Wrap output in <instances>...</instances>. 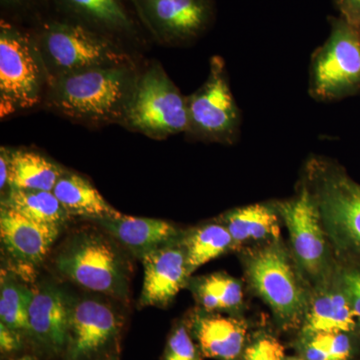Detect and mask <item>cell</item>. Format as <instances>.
Instances as JSON below:
<instances>
[{"mask_svg":"<svg viewBox=\"0 0 360 360\" xmlns=\"http://www.w3.org/2000/svg\"><path fill=\"white\" fill-rule=\"evenodd\" d=\"M139 77L134 63L77 71L49 80L44 101L75 122L123 125Z\"/></svg>","mask_w":360,"mask_h":360,"instance_id":"1","label":"cell"},{"mask_svg":"<svg viewBox=\"0 0 360 360\" xmlns=\"http://www.w3.org/2000/svg\"><path fill=\"white\" fill-rule=\"evenodd\" d=\"M30 28L49 82L89 68L132 63L123 44L56 14Z\"/></svg>","mask_w":360,"mask_h":360,"instance_id":"2","label":"cell"},{"mask_svg":"<svg viewBox=\"0 0 360 360\" xmlns=\"http://www.w3.org/2000/svg\"><path fill=\"white\" fill-rule=\"evenodd\" d=\"M305 181L331 243L342 257L360 265V184L340 165L317 158L309 161Z\"/></svg>","mask_w":360,"mask_h":360,"instance_id":"3","label":"cell"},{"mask_svg":"<svg viewBox=\"0 0 360 360\" xmlns=\"http://www.w3.org/2000/svg\"><path fill=\"white\" fill-rule=\"evenodd\" d=\"M49 85L39 49L27 26L0 20V115L30 110L44 101Z\"/></svg>","mask_w":360,"mask_h":360,"instance_id":"4","label":"cell"},{"mask_svg":"<svg viewBox=\"0 0 360 360\" xmlns=\"http://www.w3.org/2000/svg\"><path fill=\"white\" fill-rule=\"evenodd\" d=\"M329 34L310 58L309 94L319 103L360 94V26L328 18Z\"/></svg>","mask_w":360,"mask_h":360,"instance_id":"5","label":"cell"},{"mask_svg":"<svg viewBox=\"0 0 360 360\" xmlns=\"http://www.w3.org/2000/svg\"><path fill=\"white\" fill-rule=\"evenodd\" d=\"M56 269L86 290L124 300L129 292L127 266L105 236L80 231L66 241L56 255Z\"/></svg>","mask_w":360,"mask_h":360,"instance_id":"6","label":"cell"},{"mask_svg":"<svg viewBox=\"0 0 360 360\" xmlns=\"http://www.w3.org/2000/svg\"><path fill=\"white\" fill-rule=\"evenodd\" d=\"M123 127L155 139L186 134V96H182L160 63H153L139 73Z\"/></svg>","mask_w":360,"mask_h":360,"instance_id":"7","label":"cell"},{"mask_svg":"<svg viewBox=\"0 0 360 360\" xmlns=\"http://www.w3.org/2000/svg\"><path fill=\"white\" fill-rule=\"evenodd\" d=\"M188 129L186 134L198 141L233 144L240 135L241 112L234 99L225 61L210 58L205 84L186 96Z\"/></svg>","mask_w":360,"mask_h":360,"instance_id":"8","label":"cell"},{"mask_svg":"<svg viewBox=\"0 0 360 360\" xmlns=\"http://www.w3.org/2000/svg\"><path fill=\"white\" fill-rule=\"evenodd\" d=\"M253 288L279 321L292 323L305 312L307 296L288 252L278 240L257 250L246 264Z\"/></svg>","mask_w":360,"mask_h":360,"instance_id":"9","label":"cell"},{"mask_svg":"<svg viewBox=\"0 0 360 360\" xmlns=\"http://www.w3.org/2000/svg\"><path fill=\"white\" fill-rule=\"evenodd\" d=\"M146 32L158 44H193L212 27L214 0H130Z\"/></svg>","mask_w":360,"mask_h":360,"instance_id":"10","label":"cell"},{"mask_svg":"<svg viewBox=\"0 0 360 360\" xmlns=\"http://www.w3.org/2000/svg\"><path fill=\"white\" fill-rule=\"evenodd\" d=\"M290 232L296 259L309 276L322 281L329 270L326 231L314 193L303 180L296 195L276 205Z\"/></svg>","mask_w":360,"mask_h":360,"instance_id":"11","label":"cell"},{"mask_svg":"<svg viewBox=\"0 0 360 360\" xmlns=\"http://www.w3.org/2000/svg\"><path fill=\"white\" fill-rule=\"evenodd\" d=\"M52 13L123 44L146 32L130 0H49Z\"/></svg>","mask_w":360,"mask_h":360,"instance_id":"12","label":"cell"},{"mask_svg":"<svg viewBox=\"0 0 360 360\" xmlns=\"http://www.w3.org/2000/svg\"><path fill=\"white\" fill-rule=\"evenodd\" d=\"M122 328V319L110 305L84 297L71 300L68 326V360H85L112 342Z\"/></svg>","mask_w":360,"mask_h":360,"instance_id":"13","label":"cell"},{"mask_svg":"<svg viewBox=\"0 0 360 360\" xmlns=\"http://www.w3.org/2000/svg\"><path fill=\"white\" fill-rule=\"evenodd\" d=\"M141 260L144 267V279L139 304L167 307L186 285L191 276L181 239L151 251Z\"/></svg>","mask_w":360,"mask_h":360,"instance_id":"14","label":"cell"},{"mask_svg":"<svg viewBox=\"0 0 360 360\" xmlns=\"http://www.w3.org/2000/svg\"><path fill=\"white\" fill-rule=\"evenodd\" d=\"M71 300L53 283H44L33 291L28 309V333L52 352L68 345Z\"/></svg>","mask_w":360,"mask_h":360,"instance_id":"15","label":"cell"},{"mask_svg":"<svg viewBox=\"0 0 360 360\" xmlns=\"http://www.w3.org/2000/svg\"><path fill=\"white\" fill-rule=\"evenodd\" d=\"M60 229L37 224L1 205L0 238L7 255L20 264L35 265L49 255Z\"/></svg>","mask_w":360,"mask_h":360,"instance_id":"16","label":"cell"},{"mask_svg":"<svg viewBox=\"0 0 360 360\" xmlns=\"http://www.w3.org/2000/svg\"><path fill=\"white\" fill-rule=\"evenodd\" d=\"M96 222L139 259L184 236L177 227L165 220L129 217L122 213Z\"/></svg>","mask_w":360,"mask_h":360,"instance_id":"17","label":"cell"},{"mask_svg":"<svg viewBox=\"0 0 360 360\" xmlns=\"http://www.w3.org/2000/svg\"><path fill=\"white\" fill-rule=\"evenodd\" d=\"M357 328L356 317L338 276L333 283L321 288L312 298L304 331L309 335L329 331L350 333Z\"/></svg>","mask_w":360,"mask_h":360,"instance_id":"18","label":"cell"},{"mask_svg":"<svg viewBox=\"0 0 360 360\" xmlns=\"http://www.w3.org/2000/svg\"><path fill=\"white\" fill-rule=\"evenodd\" d=\"M206 312L196 315L193 326L203 355L210 359H236L245 345V324L231 317Z\"/></svg>","mask_w":360,"mask_h":360,"instance_id":"19","label":"cell"},{"mask_svg":"<svg viewBox=\"0 0 360 360\" xmlns=\"http://www.w3.org/2000/svg\"><path fill=\"white\" fill-rule=\"evenodd\" d=\"M52 193L70 217L97 221L122 214L106 201L91 182L75 172L65 169Z\"/></svg>","mask_w":360,"mask_h":360,"instance_id":"20","label":"cell"},{"mask_svg":"<svg viewBox=\"0 0 360 360\" xmlns=\"http://www.w3.org/2000/svg\"><path fill=\"white\" fill-rule=\"evenodd\" d=\"M279 217L276 206L257 203L225 213L220 224L231 232L234 248L251 241L278 240Z\"/></svg>","mask_w":360,"mask_h":360,"instance_id":"21","label":"cell"},{"mask_svg":"<svg viewBox=\"0 0 360 360\" xmlns=\"http://www.w3.org/2000/svg\"><path fill=\"white\" fill-rule=\"evenodd\" d=\"M8 165V189L53 191L63 169L37 151L4 148Z\"/></svg>","mask_w":360,"mask_h":360,"instance_id":"22","label":"cell"},{"mask_svg":"<svg viewBox=\"0 0 360 360\" xmlns=\"http://www.w3.org/2000/svg\"><path fill=\"white\" fill-rule=\"evenodd\" d=\"M1 205L37 224L56 229H63L70 217L52 191L11 188L2 198Z\"/></svg>","mask_w":360,"mask_h":360,"instance_id":"23","label":"cell"},{"mask_svg":"<svg viewBox=\"0 0 360 360\" xmlns=\"http://www.w3.org/2000/svg\"><path fill=\"white\" fill-rule=\"evenodd\" d=\"M189 274L233 248L231 232L222 224L203 225L182 236Z\"/></svg>","mask_w":360,"mask_h":360,"instance_id":"24","label":"cell"},{"mask_svg":"<svg viewBox=\"0 0 360 360\" xmlns=\"http://www.w3.org/2000/svg\"><path fill=\"white\" fill-rule=\"evenodd\" d=\"M191 290L205 311L238 309L243 304L241 284L226 274H214L194 279Z\"/></svg>","mask_w":360,"mask_h":360,"instance_id":"25","label":"cell"},{"mask_svg":"<svg viewBox=\"0 0 360 360\" xmlns=\"http://www.w3.org/2000/svg\"><path fill=\"white\" fill-rule=\"evenodd\" d=\"M33 291L13 274H2L0 323L18 333H28V309L32 303Z\"/></svg>","mask_w":360,"mask_h":360,"instance_id":"26","label":"cell"},{"mask_svg":"<svg viewBox=\"0 0 360 360\" xmlns=\"http://www.w3.org/2000/svg\"><path fill=\"white\" fill-rule=\"evenodd\" d=\"M4 20L27 27L37 25L52 13L49 0H0Z\"/></svg>","mask_w":360,"mask_h":360,"instance_id":"27","label":"cell"},{"mask_svg":"<svg viewBox=\"0 0 360 360\" xmlns=\"http://www.w3.org/2000/svg\"><path fill=\"white\" fill-rule=\"evenodd\" d=\"M315 347L326 352L333 360H349L352 354V341L349 333L329 331L311 335L309 340Z\"/></svg>","mask_w":360,"mask_h":360,"instance_id":"28","label":"cell"},{"mask_svg":"<svg viewBox=\"0 0 360 360\" xmlns=\"http://www.w3.org/2000/svg\"><path fill=\"white\" fill-rule=\"evenodd\" d=\"M165 360H198L195 345L184 326L175 328L168 338Z\"/></svg>","mask_w":360,"mask_h":360,"instance_id":"29","label":"cell"},{"mask_svg":"<svg viewBox=\"0 0 360 360\" xmlns=\"http://www.w3.org/2000/svg\"><path fill=\"white\" fill-rule=\"evenodd\" d=\"M338 279L347 293L360 329V265L343 269L338 274Z\"/></svg>","mask_w":360,"mask_h":360,"instance_id":"30","label":"cell"},{"mask_svg":"<svg viewBox=\"0 0 360 360\" xmlns=\"http://www.w3.org/2000/svg\"><path fill=\"white\" fill-rule=\"evenodd\" d=\"M243 360H284V348L274 338H262L246 348Z\"/></svg>","mask_w":360,"mask_h":360,"instance_id":"31","label":"cell"},{"mask_svg":"<svg viewBox=\"0 0 360 360\" xmlns=\"http://www.w3.org/2000/svg\"><path fill=\"white\" fill-rule=\"evenodd\" d=\"M338 16L352 25L360 26V0H333Z\"/></svg>","mask_w":360,"mask_h":360,"instance_id":"32","label":"cell"},{"mask_svg":"<svg viewBox=\"0 0 360 360\" xmlns=\"http://www.w3.org/2000/svg\"><path fill=\"white\" fill-rule=\"evenodd\" d=\"M0 345L2 352H11L21 347V333L0 323Z\"/></svg>","mask_w":360,"mask_h":360,"instance_id":"33","label":"cell"},{"mask_svg":"<svg viewBox=\"0 0 360 360\" xmlns=\"http://www.w3.org/2000/svg\"><path fill=\"white\" fill-rule=\"evenodd\" d=\"M0 188L2 193L4 189H8V165H7V158L4 148H1L0 153Z\"/></svg>","mask_w":360,"mask_h":360,"instance_id":"34","label":"cell"},{"mask_svg":"<svg viewBox=\"0 0 360 360\" xmlns=\"http://www.w3.org/2000/svg\"><path fill=\"white\" fill-rule=\"evenodd\" d=\"M16 360H37V359H35L34 357H32V356H23V357H21V359H18Z\"/></svg>","mask_w":360,"mask_h":360,"instance_id":"35","label":"cell"},{"mask_svg":"<svg viewBox=\"0 0 360 360\" xmlns=\"http://www.w3.org/2000/svg\"><path fill=\"white\" fill-rule=\"evenodd\" d=\"M288 360H307V359H288Z\"/></svg>","mask_w":360,"mask_h":360,"instance_id":"36","label":"cell"}]
</instances>
